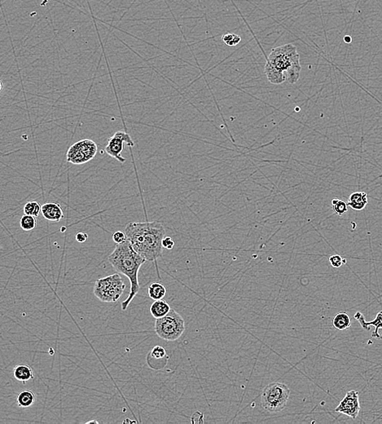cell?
Masks as SVG:
<instances>
[{
	"label": "cell",
	"mask_w": 382,
	"mask_h": 424,
	"mask_svg": "<svg viewBox=\"0 0 382 424\" xmlns=\"http://www.w3.org/2000/svg\"><path fill=\"white\" fill-rule=\"evenodd\" d=\"M166 356V351L163 347L160 345L155 346L151 351V356L154 359L160 360Z\"/></svg>",
	"instance_id": "22"
},
{
	"label": "cell",
	"mask_w": 382,
	"mask_h": 424,
	"mask_svg": "<svg viewBox=\"0 0 382 424\" xmlns=\"http://www.w3.org/2000/svg\"><path fill=\"white\" fill-rule=\"evenodd\" d=\"M125 289L126 284L119 273H117L97 280L93 292L95 296L101 302L115 303L120 299Z\"/></svg>",
	"instance_id": "5"
},
{
	"label": "cell",
	"mask_w": 382,
	"mask_h": 424,
	"mask_svg": "<svg viewBox=\"0 0 382 424\" xmlns=\"http://www.w3.org/2000/svg\"><path fill=\"white\" fill-rule=\"evenodd\" d=\"M354 318V319L358 321L360 326H362L364 330H370L371 326H373L375 328L374 331L372 332V338L376 339V340L382 339V336L379 334V330L380 329L382 330V311H379L378 314H376V318L371 322H367L364 316L360 311L355 313Z\"/></svg>",
	"instance_id": "10"
},
{
	"label": "cell",
	"mask_w": 382,
	"mask_h": 424,
	"mask_svg": "<svg viewBox=\"0 0 382 424\" xmlns=\"http://www.w3.org/2000/svg\"><path fill=\"white\" fill-rule=\"evenodd\" d=\"M23 211L26 215H33L37 217L39 214L42 213V206L38 202L30 201L25 204Z\"/></svg>",
	"instance_id": "18"
},
{
	"label": "cell",
	"mask_w": 382,
	"mask_h": 424,
	"mask_svg": "<svg viewBox=\"0 0 382 424\" xmlns=\"http://www.w3.org/2000/svg\"><path fill=\"white\" fill-rule=\"evenodd\" d=\"M126 239H127V237H126V233H123V232L117 231L113 235V240L116 244L122 243Z\"/></svg>",
	"instance_id": "24"
},
{
	"label": "cell",
	"mask_w": 382,
	"mask_h": 424,
	"mask_svg": "<svg viewBox=\"0 0 382 424\" xmlns=\"http://www.w3.org/2000/svg\"><path fill=\"white\" fill-rule=\"evenodd\" d=\"M185 330V322L175 310L170 309L163 318L155 321V331L158 337L166 341H175Z\"/></svg>",
	"instance_id": "6"
},
{
	"label": "cell",
	"mask_w": 382,
	"mask_h": 424,
	"mask_svg": "<svg viewBox=\"0 0 382 424\" xmlns=\"http://www.w3.org/2000/svg\"><path fill=\"white\" fill-rule=\"evenodd\" d=\"M332 210L338 215H343L348 211V204L343 200L334 198L332 200Z\"/></svg>",
	"instance_id": "20"
},
{
	"label": "cell",
	"mask_w": 382,
	"mask_h": 424,
	"mask_svg": "<svg viewBox=\"0 0 382 424\" xmlns=\"http://www.w3.org/2000/svg\"><path fill=\"white\" fill-rule=\"evenodd\" d=\"M162 247L167 250H172L174 247V241L170 237L166 236L162 240Z\"/></svg>",
	"instance_id": "25"
},
{
	"label": "cell",
	"mask_w": 382,
	"mask_h": 424,
	"mask_svg": "<svg viewBox=\"0 0 382 424\" xmlns=\"http://www.w3.org/2000/svg\"><path fill=\"white\" fill-rule=\"evenodd\" d=\"M332 326L338 330H345L351 326L350 316L346 311H340L336 314L332 320Z\"/></svg>",
	"instance_id": "16"
},
{
	"label": "cell",
	"mask_w": 382,
	"mask_h": 424,
	"mask_svg": "<svg viewBox=\"0 0 382 424\" xmlns=\"http://www.w3.org/2000/svg\"><path fill=\"white\" fill-rule=\"evenodd\" d=\"M360 411L359 399L356 391L351 390L346 393L344 398L341 400L335 412L345 414L350 418H356Z\"/></svg>",
	"instance_id": "9"
},
{
	"label": "cell",
	"mask_w": 382,
	"mask_h": 424,
	"mask_svg": "<svg viewBox=\"0 0 382 424\" xmlns=\"http://www.w3.org/2000/svg\"><path fill=\"white\" fill-rule=\"evenodd\" d=\"M87 239H88V235H87L86 233H82V232L77 233L76 240L77 241H78V242L83 243L85 241H87Z\"/></svg>",
	"instance_id": "26"
},
{
	"label": "cell",
	"mask_w": 382,
	"mask_h": 424,
	"mask_svg": "<svg viewBox=\"0 0 382 424\" xmlns=\"http://www.w3.org/2000/svg\"><path fill=\"white\" fill-rule=\"evenodd\" d=\"M98 147L92 140H81L70 147L67 151L66 160L68 163L81 165L88 163L96 157Z\"/></svg>",
	"instance_id": "7"
},
{
	"label": "cell",
	"mask_w": 382,
	"mask_h": 424,
	"mask_svg": "<svg viewBox=\"0 0 382 424\" xmlns=\"http://www.w3.org/2000/svg\"><path fill=\"white\" fill-rule=\"evenodd\" d=\"M265 68L284 75L287 82L294 84L300 78L302 66L296 46L288 43L272 49Z\"/></svg>",
	"instance_id": "3"
},
{
	"label": "cell",
	"mask_w": 382,
	"mask_h": 424,
	"mask_svg": "<svg viewBox=\"0 0 382 424\" xmlns=\"http://www.w3.org/2000/svg\"><path fill=\"white\" fill-rule=\"evenodd\" d=\"M108 261L110 262L114 270L119 274L126 276L130 281V289L128 297L122 303V311H126L140 292L139 272L147 260L136 252L130 241L126 239L122 243L117 244L114 252L108 256Z\"/></svg>",
	"instance_id": "2"
},
{
	"label": "cell",
	"mask_w": 382,
	"mask_h": 424,
	"mask_svg": "<svg viewBox=\"0 0 382 424\" xmlns=\"http://www.w3.org/2000/svg\"><path fill=\"white\" fill-rule=\"evenodd\" d=\"M222 40L228 47H234L241 41V38L237 34L228 33L222 36Z\"/></svg>",
	"instance_id": "21"
},
{
	"label": "cell",
	"mask_w": 382,
	"mask_h": 424,
	"mask_svg": "<svg viewBox=\"0 0 382 424\" xmlns=\"http://www.w3.org/2000/svg\"><path fill=\"white\" fill-rule=\"evenodd\" d=\"M368 195L364 192H354L348 198V207L354 211H362L368 205Z\"/></svg>",
	"instance_id": "12"
},
{
	"label": "cell",
	"mask_w": 382,
	"mask_h": 424,
	"mask_svg": "<svg viewBox=\"0 0 382 424\" xmlns=\"http://www.w3.org/2000/svg\"><path fill=\"white\" fill-rule=\"evenodd\" d=\"M290 389L284 383H272L265 387L261 396V403L269 413H279L287 406Z\"/></svg>",
	"instance_id": "4"
},
{
	"label": "cell",
	"mask_w": 382,
	"mask_h": 424,
	"mask_svg": "<svg viewBox=\"0 0 382 424\" xmlns=\"http://www.w3.org/2000/svg\"><path fill=\"white\" fill-rule=\"evenodd\" d=\"M148 296L153 300H163L166 295V285L160 282H154L148 286Z\"/></svg>",
	"instance_id": "17"
},
{
	"label": "cell",
	"mask_w": 382,
	"mask_h": 424,
	"mask_svg": "<svg viewBox=\"0 0 382 424\" xmlns=\"http://www.w3.org/2000/svg\"><path fill=\"white\" fill-rule=\"evenodd\" d=\"M36 401V395L33 391L29 389L21 390L16 396V402L19 407L21 408H28Z\"/></svg>",
	"instance_id": "15"
},
{
	"label": "cell",
	"mask_w": 382,
	"mask_h": 424,
	"mask_svg": "<svg viewBox=\"0 0 382 424\" xmlns=\"http://www.w3.org/2000/svg\"><path fill=\"white\" fill-rule=\"evenodd\" d=\"M329 263L332 267L338 269L344 264L343 259L339 255H333L329 257Z\"/></svg>",
	"instance_id": "23"
},
{
	"label": "cell",
	"mask_w": 382,
	"mask_h": 424,
	"mask_svg": "<svg viewBox=\"0 0 382 424\" xmlns=\"http://www.w3.org/2000/svg\"><path fill=\"white\" fill-rule=\"evenodd\" d=\"M13 376L17 381L28 382L34 378V370L27 364H19L13 369Z\"/></svg>",
	"instance_id": "13"
},
{
	"label": "cell",
	"mask_w": 382,
	"mask_h": 424,
	"mask_svg": "<svg viewBox=\"0 0 382 424\" xmlns=\"http://www.w3.org/2000/svg\"><path fill=\"white\" fill-rule=\"evenodd\" d=\"M170 309L171 308H170V304L167 302L163 300H155L152 303V305L150 306V308H149V311H150L151 315L153 318L158 319V318H163L164 316L168 314Z\"/></svg>",
	"instance_id": "14"
},
{
	"label": "cell",
	"mask_w": 382,
	"mask_h": 424,
	"mask_svg": "<svg viewBox=\"0 0 382 424\" xmlns=\"http://www.w3.org/2000/svg\"><path fill=\"white\" fill-rule=\"evenodd\" d=\"M37 226V219L35 216L24 214L20 219V226L24 231H32Z\"/></svg>",
	"instance_id": "19"
},
{
	"label": "cell",
	"mask_w": 382,
	"mask_h": 424,
	"mask_svg": "<svg viewBox=\"0 0 382 424\" xmlns=\"http://www.w3.org/2000/svg\"><path fill=\"white\" fill-rule=\"evenodd\" d=\"M42 215L47 220L59 222L64 218L62 207L56 203H45L42 206Z\"/></svg>",
	"instance_id": "11"
},
{
	"label": "cell",
	"mask_w": 382,
	"mask_h": 424,
	"mask_svg": "<svg viewBox=\"0 0 382 424\" xmlns=\"http://www.w3.org/2000/svg\"><path fill=\"white\" fill-rule=\"evenodd\" d=\"M125 144L129 146H134V143L128 133L125 131H117L113 137L108 140V145L105 147L104 151L110 157L114 158L121 163H124L126 159L122 157V151L124 150Z\"/></svg>",
	"instance_id": "8"
},
{
	"label": "cell",
	"mask_w": 382,
	"mask_h": 424,
	"mask_svg": "<svg viewBox=\"0 0 382 424\" xmlns=\"http://www.w3.org/2000/svg\"><path fill=\"white\" fill-rule=\"evenodd\" d=\"M125 233L133 248L148 261L156 262L162 257L166 229L160 222H130Z\"/></svg>",
	"instance_id": "1"
},
{
	"label": "cell",
	"mask_w": 382,
	"mask_h": 424,
	"mask_svg": "<svg viewBox=\"0 0 382 424\" xmlns=\"http://www.w3.org/2000/svg\"><path fill=\"white\" fill-rule=\"evenodd\" d=\"M86 423H97V424H98L99 422H98V421H96V420H91V421H88V422H86Z\"/></svg>",
	"instance_id": "27"
}]
</instances>
